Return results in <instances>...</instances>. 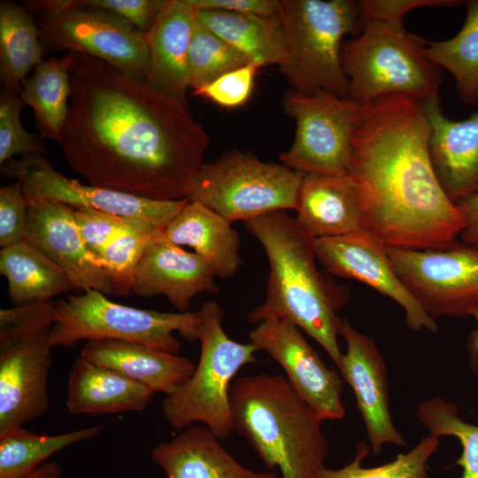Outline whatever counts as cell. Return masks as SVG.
Segmentation results:
<instances>
[{
    "instance_id": "cell-41",
    "label": "cell",
    "mask_w": 478,
    "mask_h": 478,
    "mask_svg": "<svg viewBox=\"0 0 478 478\" xmlns=\"http://www.w3.org/2000/svg\"><path fill=\"white\" fill-rule=\"evenodd\" d=\"M84 4L110 11L146 34L153 26L166 0H82Z\"/></svg>"
},
{
    "instance_id": "cell-18",
    "label": "cell",
    "mask_w": 478,
    "mask_h": 478,
    "mask_svg": "<svg viewBox=\"0 0 478 478\" xmlns=\"http://www.w3.org/2000/svg\"><path fill=\"white\" fill-rule=\"evenodd\" d=\"M340 336L347 350L338 369L354 391L373 453L378 454L388 443L405 447L392 421L387 370L380 351L373 339L355 329L347 320H343Z\"/></svg>"
},
{
    "instance_id": "cell-16",
    "label": "cell",
    "mask_w": 478,
    "mask_h": 478,
    "mask_svg": "<svg viewBox=\"0 0 478 478\" xmlns=\"http://www.w3.org/2000/svg\"><path fill=\"white\" fill-rule=\"evenodd\" d=\"M317 260L330 275L363 282L391 298L405 312L406 324L414 331L436 332L438 326L420 305L395 273L387 247L360 231L313 239Z\"/></svg>"
},
{
    "instance_id": "cell-12",
    "label": "cell",
    "mask_w": 478,
    "mask_h": 478,
    "mask_svg": "<svg viewBox=\"0 0 478 478\" xmlns=\"http://www.w3.org/2000/svg\"><path fill=\"white\" fill-rule=\"evenodd\" d=\"M282 106L296 121V134L290 148L279 155L281 164L304 173L349 174L363 104L323 91L304 96L289 89Z\"/></svg>"
},
{
    "instance_id": "cell-19",
    "label": "cell",
    "mask_w": 478,
    "mask_h": 478,
    "mask_svg": "<svg viewBox=\"0 0 478 478\" xmlns=\"http://www.w3.org/2000/svg\"><path fill=\"white\" fill-rule=\"evenodd\" d=\"M215 278L198 255L169 242L163 229L147 245L138 262L132 294L165 296L180 312H187L197 295L219 291Z\"/></svg>"
},
{
    "instance_id": "cell-30",
    "label": "cell",
    "mask_w": 478,
    "mask_h": 478,
    "mask_svg": "<svg viewBox=\"0 0 478 478\" xmlns=\"http://www.w3.org/2000/svg\"><path fill=\"white\" fill-rule=\"evenodd\" d=\"M71 62V52L42 61L33 74L23 81L19 92L24 104L34 111L41 135L57 143L66 120L72 95Z\"/></svg>"
},
{
    "instance_id": "cell-27",
    "label": "cell",
    "mask_w": 478,
    "mask_h": 478,
    "mask_svg": "<svg viewBox=\"0 0 478 478\" xmlns=\"http://www.w3.org/2000/svg\"><path fill=\"white\" fill-rule=\"evenodd\" d=\"M196 19L260 67L281 66L284 38L278 14L196 10Z\"/></svg>"
},
{
    "instance_id": "cell-28",
    "label": "cell",
    "mask_w": 478,
    "mask_h": 478,
    "mask_svg": "<svg viewBox=\"0 0 478 478\" xmlns=\"http://www.w3.org/2000/svg\"><path fill=\"white\" fill-rule=\"evenodd\" d=\"M0 273L13 306L51 301L74 289L66 272L26 240L2 248Z\"/></svg>"
},
{
    "instance_id": "cell-43",
    "label": "cell",
    "mask_w": 478,
    "mask_h": 478,
    "mask_svg": "<svg viewBox=\"0 0 478 478\" xmlns=\"http://www.w3.org/2000/svg\"><path fill=\"white\" fill-rule=\"evenodd\" d=\"M196 10L254 13L263 16L278 14L279 0H188Z\"/></svg>"
},
{
    "instance_id": "cell-2",
    "label": "cell",
    "mask_w": 478,
    "mask_h": 478,
    "mask_svg": "<svg viewBox=\"0 0 478 478\" xmlns=\"http://www.w3.org/2000/svg\"><path fill=\"white\" fill-rule=\"evenodd\" d=\"M429 134L420 100L395 94L363 104L349 174L362 196L363 231L386 247L446 248L463 229L432 166Z\"/></svg>"
},
{
    "instance_id": "cell-1",
    "label": "cell",
    "mask_w": 478,
    "mask_h": 478,
    "mask_svg": "<svg viewBox=\"0 0 478 478\" xmlns=\"http://www.w3.org/2000/svg\"><path fill=\"white\" fill-rule=\"evenodd\" d=\"M59 144L89 184L138 197L189 198L210 138L187 103L92 56L71 52Z\"/></svg>"
},
{
    "instance_id": "cell-17",
    "label": "cell",
    "mask_w": 478,
    "mask_h": 478,
    "mask_svg": "<svg viewBox=\"0 0 478 478\" xmlns=\"http://www.w3.org/2000/svg\"><path fill=\"white\" fill-rule=\"evenodd\" d=\"M24 192L27 203L24 240L61 267L74 289L113 295L110 279L82 239L73 208L25 188Z\"/></svg>"
},
{
    "instance_id": "cell-44",
    "label": "cell",
    "mask_w": 478,
    "mask_h": 478,
    "mask_svg": "<svg viewBox=\"0 0 478 478\" xmlns=\"http://www.w3.org/2000/svg\"><path fill=\"white\" fill-rule=\"evenodd\" d=\"M464 222L459 242L478 248V192L456 204Z\"/></svg>"
},
{
    "instance_id": "cell-24",
    "label": "cell",
    "mask_w": 478,
    "mask_h": 478,
    "mask_svg": "<svg viewBox=\"0 0 478 478\" xmlns=\"http://www.w3.org/2000/svg\"><path fill=\"white\" fill-rule=\"evenodd\" d=\"M204 426L191 425L155 446L150 457L167 478H276L240 464Z\"/></svg>"
},
{
    "instance_id": "cell-31",
    "label": "cell",
    "mask_w": 478,
    "mask_h": 478,
    "mask_svg": "<svg viewBox=\"0 0 478 478\" xmlns=\"http://www.w3.org/2000/svg\"><path fill=\"white\" fill-rule=\"evenodd\" d=\"M425 54L451 73L464 104L478 106V0L466 1V16L459 33L451 39L429 42Z\"/></svg>"
},
{
    "instance_id": "cell-29",
    "label": "cell",
    "mask_w": 478,
    "mask_h": 478,
    "mask_svg": "<svg viewBox=\"0 0 478 478\" xmlns=\"http://www.w3.org/2000/svg\"><path fill=\"white\" fill-rule=\"evenodd\" d=\"M31 12L12 1L0 2V79L4 89L19 94L27 75L43 61L45 46Z\"/></svg>"
},
{
    "instance_id": "cell-34",
    "label": "cell",
    "mask_w": 478,
    "mask_h": 478,
    "mask_svg": "<svg viewBox=\"0 0 478 478\" xmlns=\"http://www.w3.org/2000/svg\"><path fill=\"white\" fill-rule=\"evenodd\" d=\"M439 437L427 436L407 453H400L392 461L374 467H364L363 459L368 455V445L357 446L354 459L339 469L321 467L313 478H429L427 463L438 449Z\"/></svg>"
},
{
    "instance_id": "cell-23",
    "label": "cell",
    "mask_w": 478,
    "mask_h": 478,
    "mask_svg": "<svg viewBox=\"0 0 478 478\" xmlns=\"http://www.w3.org/2000/svg\"><path fill=\"white\" fill-rule=\"evenodd\" d=\"M81 358L166 396L174 394L196 369L186 357L116 340L88 341L81 351Z\"/></svg>"
},
{
    "instance_id": "cell-20",
    "label": "cell",
    "mask_w": 478,
    "mask_h": 478,
    "mask_svg": "<svg viewBox=\"0 0 478 478\" xmlns=\"http://www.w3.org/2000/svg\"><path fill=\"white\" fill-rule=\"evenodd\" d=\"M420 102L430 130L432 166L444 192L457 204L478 192V109L456 121L444 116L438 96Z\"/></svg>"
},
{
    "instance_id": "cell-36",
    "label": "cell",
    "mask_w": 478,
    "mask_h": 478,
    "mask_svg": "<svg viewBox=\"0 0 478 478\" xmlns=\"http://www.w3.org/2000/svg\"><path fill=\"white\" fill-rule=\"evenodd\" d=\"M163 229L143 222L123 232L107 245L98 260L112 282L113 295L126 297L132 293L138 262L147 245Z\"/></svg>"
},
{
    "instance_id": "cell-35",
    "label": "cell",
    "mask_w": 478,
    "mask_h": 478,
    "mask_svg": "<svg viewBox=\"0 0 478 478\" xmlns=\"http://www.w3.org/2000/svg\"><path fill=\"white\" fill-rule=\"evenodd\" d=\"M417 417L431 436L459 439L462 453L456 463L462 468L460 478H478V426L463 420L458 406L439 397L421 403Z\"/></svg>"
},
{
    "instance_id": "cell-8",
    "label": "cell",
    "mask_w": 478,
    "mask_h": 478,
    "mask_svg": "<svg viewBox=\"0 0 478 478\" xmlns=\"http://www.w3.org/2000/svg\"><path fill=\"white\" fill-rule=\"evenodd\" d=\"M54 310L52 301L0 310V436L48 410Z\"/></svg>"
},
{
    "instance_id": "cell-4",
    "label": "cell",
    "mask_w": 478,
    "mask_h": 478,
    "mask_svg": "<svg viewBox=\"0 0 478 478\" xmlns=\"http://www.w3.org/2000/svg\"><path fill=\"white\" fill-rule=\"evenodd\" d=\"M234 430L282 478H313L324 466L323 421L281 374L235 378L229 391Z\"/></svg>"
},
{
    "instance_id": "cell-37",
    "label": "cell",
    "mask_w": 478,
    "mask_h": 478,
    "mask_svg": "<svg viewBox=\"0 0 478 478\" xmlns=\"http://www.w3.org/2000/svg\"><path fill=\"white\" fill-rule=\"evenodd\" d=\"M24 103L19 94L2 89L0 96V165L17 155L43 154L48 149L43 137L27 131L20 120Z\"/></svg>"
},
{
    "instance_id": "cell-21",
    "label": "cell",
    "mask_w": 478,
    "mask_h": 478,
    "mask_svg": "<svg viewBox=\"0 0 478 478\" xmlns=\"http://www.w3.org/2000/svg\"><path fill=\"white\" fill-rule=\"evenodd\" d=\"M296 212V220L312 238L363 231L362 196L350 174L305 173Z\"/></svg>"
},
{
    "instance_id": "cell-25",
    "label": "cell",
    "mask_w": 478,
    "mask_h": 478,
    "mask_svg": "<svg viewBox=\"0 0 478 478\" xmlns=\"http://www.w3.org/2000/svg\"><path fill=\"white\" fill-rule=\"evenodd\" d=\"M164 233L172 243L192 248L217 278L233 277L242 265L238 233L225 218L198 201L189 199Z\"/></svg>"
},
{
    "instance_id": "cell-6",
    "label": "cell",
    "mask_w": 478,
    "mask_h": 478,
    "mask_svg": "<svg viewBox=\"0 0 478 478\" xmlns=\"http://www.w3.org/2000/svg\"><path fill=\"white\" fill-rule=\"evenodd\" d=\"M360 35L343 42L341 59L349 97L366 104L388 95L418 100L438 96L441 68L425 54L424 41L403 20L360 21Z\"/></svg>"
},
{
    "instance_id": "cell-10",
    "label": "cell",
    "mask_w": 478,
    "mask_h": 478,
    "mask_svg": "<svg viewBox=\"0 0 478 478\" xmlns=\"http://www.w3.org/2000/svg\"><path fill=\"white\" fill-rule=\"evenodd\" d=\"M24 7L37 12L45 47L87 54L127 75L146 79L150 52L145 34L120 15L82 0H33Z\"/></svg>"
},
{
    "instance_id": "cell-45",
    "label": "cell",
    "mask_w": 478,
    "mask_h": 478,
    "mask_svg": "<svg viewBox=\"0 0 478 478\" xmlns=\"http://www.w3.org/2000/svg\"><path fill=\"white\" fill-rule=\"evenodd\" d=\"M60 475L61 467L55 462H47L20 478H60Z\"/></svg>"
},
{
    "instance_id": "cell-38",
    "label": "cell",
    "mask_w": 478,
    "mask_h": 478,
    "mask_svg": "<svg viewBox=\"0 0 478 478\" xmlns=\"http://www.w3.org/2000/svg\"><path fill=\"white\" fill-rule=\"evenodd\" d=\"M73 215L88 250L98 262L112 241L129 228L146 222L86 208H73Z\"/></svg>"
},
{
    "instance_id": "cell-39",
    "label": "cell",
    "mask_w": 478,
    "mask_h": 478,
    "mask_svg": "<svg viewBox=\"0 0 478 478\" xmlns=\"http://www.w3.org/2000/svg\"><path fill=\"white\" fill-rule=\"evenodd\" d=\"M259 68L258 65L251 63L220 76L204 87L193 90V93L223 107L239 106L250 97Z\"/></svg>"
},
{
    "instance_id": "cell-46",
    "label": "cell",
    "mask_w": 478,
    "mask_h": 478,
    "mask_svg": "<svg viewBox=\"0 0 478 478\" xmlns=\"http://www.w3.org/2000/svg\"><path fill=\"white\" fill-rule=\"evenodd\" d=\"M470 316H473L476 320L477 328L471 335L468 343V350L472 360L476 361L478 356V307L472 311Z\"/></svg>"
},
{
    "instance_id": "cell-13",
    "label": "cell",
    "mask_w": 478,
    "mask_h": 478,
    "mask_svg": "<svg viewBox=\"0 0 478 478\" xmlns=\"http://www.w3.org/2000/svg\"><path fill=\"white\" fill-rule=\"evenodd\" d=\"M387 251L398 278L435 320L470 316L478 307V248L456 242L442 249Z\"/></svg>"
},
{
    "instance_id": "cell-7",
    "label": "cell",
    "mask_w": 478,
    "mask_h": 478,
    "mask_svg": "<svg viewBox=\"0 0 478 478\" xmlns=\"http://www.w3.org/2000/svg\"><path fill=\"white\" fill-rule=\"evenodd\" d=\"M200 321L197 340L201 351L192 376L162 403L163 413L177 429L202 422L219 439H227L234 431L229 391L239 370L256 360L259 349L251 342L230 339L222 328L223 312L214 301H207L198 310Z\"/></svg>"
},
{
    "instance_id": "cell-11",
    "label": "cell",
    "mask_w": 478,
    "mask_h": 478,
    "mask_svg": "<svg viewBox=\"0 0 478 478\" xmlns=\"http://www.w3.org/2000/svg\"><path fill=\"white\" fill-rule=\"evenodd\" d=\"M305 174L232 149L204 164L189 199L210 207L231 224L245 222L274 211H296Z\"/></svg>"
},
{
    "instance_id": "cell-26",
    "label": "cell",
    "mask_w": 478,
    "mask_h": 478,
    "mask_svg": "<svg viewBox=\"0 0 478 478\" xmlns=\"http://www.w3.org/2000/svg\"><path fill=\"white\" fill-rule=\"evenodd\" d=\"M154 391L121 374L79 358L68 377L66 408L72 414L143 411Z\"/></svg>"
},
{
    "instance_id": "cell-33",
    "label": "cell",
    "mask_w": 478,
    "mask_h": 478,
    "mask_svg": "<svg viewBox=\"0 0 478 478\" xmlns=\"http://www.w3.org/2000/svg\"><path fill=\"white\" fill-rule=\"evenodd\" d=\"M251 63L247 57L196 19L188 54L189 89L204 87Z\"/></svg>"
},
{
    "instance_id": "cell-40",
    "label": "cell",
    "mask_w": 478,
    "mask_h": 478,
    "mask_svg": "<svg viewBox=\"0 0 478 478\" xmlns=\"http://www.w3.org/2000/svg\"><path fill=\"white\" fill-rule=\"evenodd\" d=\"M27 203L23 184L16 181L0 189V246L13 245L25 237Z\"/></svg>"
},
{
    "instance_id": "cell-14",
    "label": "cell",
    "mask_w": 478,
    "mask_h": 478,
    "mask_svg": "<svg viewBox=\"0 0 478 478\" xmlns=\"http://www.w3.org/2000/svg\"><path fill=\"white\" fill-rule=\"evenodd\" d=\"M3 173L42 197L73 208L96 210L165 227L189 198L158 201L83 184L58 172L42 154L22 156L2 166Z\"/></svg>"
},
{
    "instance_id": "cell-42",
    "label": "cell",
    "mask_w": 478,
    "mask_h": 478,
    "mask_svg": "<svg viewBox=\"0 0 478 478\" xmlns=\"http://www.w3.org/2000/svg\"><path fill=\"white\" fill-rule=\"evenodd\" d=\"M455 0H362L358 2L359 22L366 20H403L404 15L420 6H453Z\"/></svg>"
},
{
    "instance_id": "cell-15",
    "label": "cell",
    "mask_w": 478,
    "mask_h": 478,
    "mask_svg": "<svg viewBox=\"0 0 478 478\" xmlns=\"http://www.w3.org/2000/svg\"><path fill=\"white\" fill-rule=\"evenodd\" d=\"M249 337L282 367L293 389L322 420L344 417L343 377L325 365L298 327L283 320H265L250 331Z\"/></svg>"
},
{
    "instance_id": "cell-22",
    "label": "cell",
    "mask_w": 478,
    "mask_h": 478,
    "mask_svg": "<svg viewBox=\"0 0 478 478\" xmlns=\"http://www.w3.org/2000/svg\"><path fill=\"white\" fill-rule=\"evenodd\" d=\"M195 20L196 9L188 0H166L145 34L150 52L145 81L186 103L188 54Z\"/></svg>"
},
{
    "instance_id": "cell-32",
    "label": "cell",
    "mask_w": 478,
    "mask_h": 478,
    "mask_svg": "<svg viewBox=\"0 0 478 478\" xmlns=\"http://www.w3.org/2000/svg\"><path fill=\"white\" fill-rule=\"evenodd\" d=\"M104 425L60 434L39 435L22 427L0 436V478H20L35 470L52 454L96 436Z\"/></svg>"
},
{
    "instance_id": "cell-9",
    "label": "cell",
    "mask_w": 478,
    "mask_h": 478,
    "mask_svg": "<svg viewBox=\"0 0 478 478\" xmlns=\"http://www.w3.org/2000/svg\"><path fill=\"white\" fill-rule=\"evenodd\" d=\"M54 323L49 338L52 347H72L81 340H116L177 354L178 331L197 340L199 311L164 312L123 305L96 290L83 291L54 303Z\"/></svg>"
},
{
    "instance_id": "cell-3",
    "label": "cell",
    "mask_w": 478,
    "mask_h": 478,
    "mask_svg": "<svg viewBox=\"0 0 478 478\" xmlns=\"http://www.w3.org/2000/svg\"><path fill=\"white\" fill-rule=\"evenodd\" d=\"M244 227L260 242L269 263L265 299L249 312L248 322H290L319 343L339 367L343 353L338 337L343 320L337 312L350 292L318 269L314 238L283 210L251 219Z\"/></svg>"
},
{
    "instance_id": "cell-5",
    "label": "cell",
    "mask_w": 478,
    "mask_h": 478,
    "mask_svg": "<svg viewBox=\"0 0 478 478\" xmlns=\"http://www.w3.org/2000/svg\"><path fill=\"white\" fill-rule=\"evenodd\" d=\"M285 57L280 66L291 90L349 97L341 59L342 40L360 30L358 2L279 0Z\"/></svg>"
}]
</instances>
